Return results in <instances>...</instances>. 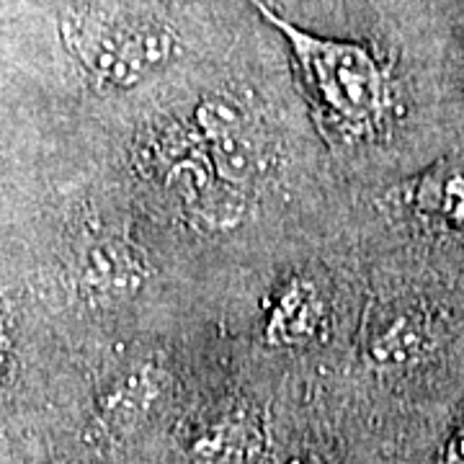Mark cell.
<instances>
[{"label":"cell","mask_w":464,"mask_h":464,"mask_svg":"<svg viewBox=\"0 0 464 464\" xmlns=\"http://www.w3.org/2000/svg\"><path fill=\"white\" fill-rule=\"evenodd\" d=\"M248 3L286 39L307 99L328 130L351 140L380 130L392 109V83L372 52L304 32L274 14L264 0Z\"/></svg>","instance_id":"cell-1"},{"label":"cell","mask_w":464,"mask_h":464,"mask_svg":"<svg viewBox=\"0 0 464 464\" xmlns=\"http://www.w3.org/2000/svg\"><path fill=\"white\" fill-rule=\"evenodd\" d=\"M67 47L109 88H130L163 67L173 52L166 24L119 3H88L63 24Z\"/></svg>","instance_id":"cell-2"},{"label":"cell","mask_w":464,"mask_h":464,"mask_svg":"<svg viewBox=\"0 0 464 464\" xmlns=\"http://www.w3.org/2000/svg\"><path fill=\"white\" fill-rule=\"evenodd\" d=\"M134 279H137V266L130 256V248L119 243L91 246L81 264V284L93 297H121L127 295Z\"/></svg>","instance_id":"cell-3"},{"label":"cell","mask_w":464,"mask_h":464,"mask_svg":"<svg viewBox=\"0 0 464 464\" xmlns=\"http://www.w3.org/2000/svg\"><path fill=\"white\" fill-rule=\"evenodd\" d=\"M317 307L313 289H289V295H284L282 302L276 304V313L268 323V338L271 341H299L307 338L315 331Z\"/></svg>","instance_id":"cell-4"},{"label":"cell","mask_w":464,"mask_h":464,"mask_svg":"<svg viewBox=\"0 0 464 464\" xmlns=\"http://www.w3.org/2000/svg\"><path fill=\"white\" fill-rule=\"evenodd\" d=\"M426 201L433 207L431 212L464 222V168H451L433 176Z\"/></svg>","instance_id":"cell-5"},{"label":"cell","mask_w":464,"mask_h":464,"mask_svg":"<svg viewBox=\"0 0 464 464\" xmlns=\"http://www.w3.org/2000/svg\"><path fill=\"white\" fill-rule=\"evenodd\" d=\"M3 341H5V313L0 307V351H3Z\"/></svg>","instance_id":"cell-6"}]
</instances>
